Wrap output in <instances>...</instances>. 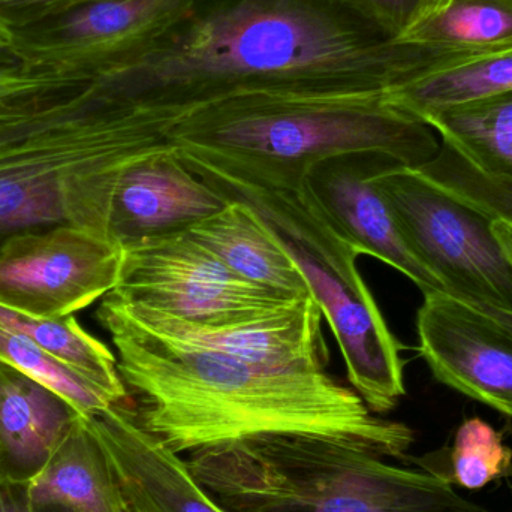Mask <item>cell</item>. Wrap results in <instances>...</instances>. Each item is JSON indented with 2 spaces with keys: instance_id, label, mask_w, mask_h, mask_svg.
I'll return each mask as SVG.
<instances>
[{
  "instance_id": "5b68a950",
  "label": "cell",
  "mask_w": 512,
  "mask_h": 512,
  "mask_svg": "<svg viewBox=\"0 0 512 512\" xmlns=\"http://www.w3.org/2000/svg\"><path fill=\"white\" fill-rule=\"evenodd\" d=\"M185 460L227 512H489L444 478L322 439L270 436Z\"/></svg>"
},
{
  "instance_id": "30bf717a",
  "label": "cell",
  "mask_w": 512,
  "mask_h": 512,
  "mask_svg": "<svg viewBox=\"0 0 512 512\" xmlns=\"http://www.w3.org/2000/svg\"><path fill=\"white\" fill-rule=\"evenodd\" d=\"M123 251L71 225L24 231L0 245V304L35 319H63L119 282Z\"/></svg>"
},
{
  "instance_id": "f546056e",
  "label": "cell",
  "mask_w": 512,
  "mask_h": 512,
  "mask_svg": "<svg viewBox=\"0 0 512 512\" xmlns=\"http://www.w3.org/2000/svg\"><path fill=\"white\" fill-rule=\"evenodd\" d=\"M14 42V30L9 29L5 24L0 23V56L6 54Z\"/></svg>"
},
{
  "instance_id": "8fae6325",
  "label": "cell",
  "mask_w": 512,
  "mask_h": 512,
  "mask_svg": "<svg viewBox=\"0 0 512 512\" xmlns=\"http://www.w3.org/2000/svg\"><path fill=\"white\" fill-rule=\"evenodd\" d=\"M421 357L436 381L512 420V327L444 291L424 294Z\"/></svg>"
},
{
  "instance_id": "52a82bcc",
  "label": "cell",
  "mask_w": 512,
  "mask_h": 512,
  "mask_svg": "<svg viewBox=\"0 0 512 512\" xmlns=\"http://www.w3.org/2000/svg\"><path fill=\"white\" fill-rule=\"evenodd\" d=\"M370 180L403 242L442 289L512 327V264L493 219L420 170L394 161Z\"/></svg>"
},
{
  "instance_id": "d4e9b609",
  "label": "cell",
  "mask_w": 512,
  "mask_h": 512,
  "mask_svg": "<svg viewBox=\"0 0 512 512\" xmlns=\"http://www.w3.org/2000/svg\"><path fill=\"white\" fill-rule=\"evenodd\" d=\"M83 81L26 68L8 54L0 56V119L32 110L45 99Z\"/></svg>"
},
{
  "instance_id": "cb8c5ba5",
  "label": "cell",
  "mask_w": 512,
  "mask_h": 512,
  "mask_svg": "<svg viewBox=\"0 0 512 512\" xmlns=\"http://www.w3.org/2000/svg\"><path fill=\"white\" fill-rule=\"evenodd\" d=\"M418 170L493 221L512 225V180L484 176L445 143H441L438 155Z\"/></svg>"
},
{
  "instance_id": "4fadbf2b",
  "label": "cell",
  "mask_w": 512,
  "mask_h": 512,
  "mask_svg": "<svg viewBox=\"0 0 512 512\" xmlns=\"http://www.w3.org/2000/svg\"><path fill=\"white\" fill-rule=\"evenodd\" d=\"M228 204L230 200L198 177L168 144L123 171L111 201L108 237L123 249L180 236Z\"/></svg>"
},
{
  "instance_id": "ac0fdd59",
  "label": "cell",
  "mask_w": 512,
  "mask_h": 512,
  "mask_svg": "<svg viewBox=\"0 0 512 512\" xmlns=\"http://www.w3.org/2000/svg\"><path fill=\"white\" fill-rule=\"evenodd\" d=\"M29 487L36 507L68 512H131L119 478L83 415L47 465L29 481Z\"/></svg>"
},
{
  "instance_id": "f1b7e54d",
  "label": "cell",
  "mask_w": 512,
  "mask_h": 512,
  "mask_svg": "<svg viewBox=\"0 0 512 512\" xmlns=\"http://www.w3.org/2000/svg\"><path fill=\"white\" fill-rule=\"evenodd\" d=\"M493 230L512 264V225L504 221H493Z\"/></svg>"
},
{
  "instance_id": "7c38bea8",
  "label": "cell",
  "mask_w": 512,
  "mask_h": 512,
  "mask_svg": "<svg viewBox=\"0 0 512 512\" xmlns=\"http://www.w3.org/2000/svg\"><path fill=\"white\" fill-rule=\"evenodd\" d=\"M107 297L132 324L183 348L273 369H327L330 363L322 331L324 316L313 297L262 318L227 325L195 324L125 303L111 292Z\"/></svg>"
},
{
  "instance_id": "7402d4cb",
  "label": "cell",
  "mask_w": 512,
  "mask_h": 512,
  "mask_svg": "<svg viewBox=\"0 0 512 512\" xmlns=\"http://www.w3.org/2000/svg\"><path fill=\"white\" fill-rule=\"evenodd\" d=\"M394 41L480 53L510 50L512 0H451L444 11L406 27Z\"/></svg>"
},
{
  "instance_id": "6da1fadb",
  "label": "cell",
  "mask_w": 512,
  "mask_h": 512,
  "mask_svg": "<svg viewBox=\"0 0 512 512\" xmlns=\"http://www.w3.org/2000/svg\"><path fill=\"white\" fill-rule=\"evenodd\" d=\"M471 57L394 41L331 0H197L150 50L93 81L152 150L186 114L222 99L390 92Z\"/></svg>"
},
{
  "instance_id": "3957f363",
  "label": "cell",
  "mask_w": 512,
  "mask_h": 512,
  "mask_svg": "<svg viewBox=\"0 0 512 512\" xmlns=\"http://www.w3.org/2000/svg\"><path fill=\"white\" fill-rule=\"evenodd\" d=\"M167 141L197 176L282 189L300 188L333 156L379 153L418 170L441 149L387 92L237 95L186 114Z\"/></svg>"
},
{
  "instance_id": "484cf974",
  "label": "cell",
  "mask_w": 512,
  "mask_h": 512,
  "mask_svg": "<svg viewBox=\"0 0 512 512\" xmlns=\"http://www.w3.org/2000/svg\"><path fill=\"white\" fill-rule=\"evenodd\" d=\"M357 15L366 23L381 30L388 38L396 39L414 17L418 0H331Z\"/></svg>"
},
{
  "instance_id": "e0dca14e",
  "label": "cell",
  "mask_w": 512,
  "mask_h": 512,
  "mask_svg": "<svg viewBox=\"0 0 512 512\" xmlns=\"http://www.w3.org/2000/svg\"><path fill=\"white\" fill-rule=\"evenodd\" d=\"M188 234L259 288L297 300L312 297L306 276L279 234L245 201L230 200L222 212Z\"/></svg>"
},
{
  "instance_id": "2e32d148",
  "label": "cell",
  "mask_w": 512,
  "mask_h": 512,
  "mask_svg": "<svg viewBox=\"0 0 512 512\" xmlns=\"http://www.w3.org/2000/svg\"><path fill=\"white\" fill-rule=\"evenodd\" d=\"M80 415L56 391L0 360V480H32Z\"/></svg>"
},
{
  "instance_id": "5bb4252c",
  "label": "cell",
  "mask_w": 512,
  "mask_h": 512,
  "mask_svg": "<svg viewBox=\"0 0 512 512\" xmlns=\"http://www.w3.org/2000/svg\"><path fill=\"white\" fill-rule=\"evenodd\" d=\"M388 161L393 159L372 152L333 156L310 168L307 188L358 255L372 256L396 268L423 294L444 291L411 254L384 198L370 180Z\"/></svg>"
},
{
  "instance_id": "603a6c76",
  "label": "cell",
  "mask_w": 512,
  "mask_h": 512,
  "mask_svg": "<svg viewBox=\"0 0 512 512\" xmlns=\"http://www.w3.org/2000/svg\"><path fill=\"white\" fill-rule=\"evenodd\" d=\"M415 462L430 474L438 471V466L450 465L444 480L475 492L511 471L512 451L495 427L475 417L463 421L450 450L444 448L441 453L427 454Z\"/></svg>"
},
{
  "instance_id": "4316f807",
  "label": "cell",
  "mask_w": 512,
  "mask_h": 512,
  "mask_svg": "<svg viewBox=\"0 0 512 512\" xmlns=\"http://www.w3.org/2000/svg\"><path fill=\"white\" fill-rule=\"evenodd\" d=\"M99 0H0V23L20 30Z\"/></svg>"
},
{
  "instance_id": "ffe728a7",
  "label": "cell",
  "mask_w": 512,
  "mask_h": 512,
  "mask_svg": "<svg viewBox=\"0 0 512 512\" xmlns=\"http://www.w3.org/2000/svg\"><path fill=\"white\" fill-rule=\"evenodd\" d=\"M424 123L484 176L512 180V90L441 111Z\"/></svg>"
},
{
  "instance_id": "7a4b0ae2",
  "label": "cell",
  "mask_w": 512,
  "mask_h": 512,
  "mask_svg": "<svg viewBox=\"0 0 512 512\" xmlns=\"http://www.w3.org/2000/svg\"><path fill=\"white\" fill-rule=\"evenodd\" d=\"M140 426L182 457L270 436L312 438L403 459L414 430L370 411L354 388L312 367L252 366L183 348L132 324L105 295L96 310Z\"/></svg>"
},
{
  "instance_id": "44dd1931",
  "label": "cell",
  "mask_w": 512,
  "mask_h": 512,
  "mask_svg": "<svg viewBox=\"0 0 512 512\" xmlns=\"http://www.w3.org/2000/svg\"><path fill=\"white\" fill-rule=\"evenodd\" d=\"M0 328L29 337L60 363L107 391L116 402H128L129 394L117 370L116 354L84 330L75 316L35 319L0 304Z\"/></svg>"
},
{
  "instance_id": "83f0119b",
  "label": "cell",
  "mask_w": 512,
  "mask_h": 512,
  "mask_svg": "<svg viewBox=\"0 0 512 512\" xmlns=\"http://www.w3.org/2000/svg\"><path fill=\"white\" fill-rule=\"evenodd\" d=\"M0 512H36L29 481L0 480Z\"/></svg>"
},
{
  "instance_id": "4dcf8cb0",
  "label": "cell",
  "mask_w": 512,
  "mask_h": 512,
  "mask_svg": "<svg viewBox=\"0 0 512 512\" xmlns=\"http://www.w3.org/2000/svg\"><path fill=\"white\" fill-rule=\"evenodd\" d=\"M36 512H68L63 508L57 507H36Z\"/></svg>"
},
{
  "instance_id": "8992f818",
  "label": "cell",
  "mask_w": 512,
  "mask_h": 512,
  "mask_svg": "<svg viewBox=\"0 0 512 512\" xmlns=\"http://www.w3.org/2000/svg\"><path fill=\"white\" fill-rule=\"evenodd\" d=\"M203 180L228 200L254 207L279 234L327 319L349 384L370 411L378 415L393 411L406 394L402 345L358 270L360 255L325 215L307 183L282 189L221 177Z\"/></svg>"
},
{
  "instance_id": "d6986e66",
  "label": "cell",
  "mask_w": 512,
  "mask_h": 512,
  "mask_svg": "<svg viewBox=\"0 0 512 512\" xmlns=\"http://www.w3.org/2000/svg\"><path fill=\"white\" fill-rule=\"evenodd\" d=\"M512 90V48L481 54L387 92L394 107L420 122L460 105Z\"/></svg>"
},
{
  "instance_id": "1f68e13d",
  "label": "cell",
  "mask_w": 512,
  "mask_h": 512,
  "mask_svg": "<svg viewBox=\"0 0 512 512\" xmlns=\"http://www.w3.org/2000/svg\"><path fill=\"white\" fill-rule=\"evenodd\" d=\"M129 510H131V512H149L146 510H141V508L131 507V505H129Z\"/></svg>"
},
{
  "instance_id": "ba28073f",
  "label": "cell",
  "mask_w": 512,
  "mask_h": 512,
  "mask_svg": "<svg viewBox=\"0 0 512 512\" xmlns=\"http://www.w3.org/2000/svg\"><path fill=\"white\" fill-rule=\"evenodd\" d=\"M122 251L119 282L111 294L195 324H236L304 300L274 294L242 279L188 233L144 240Z\"/></svg>"
},
{
  "instance_id": "9a60e30c",
  "label": "cell",
  "mask_w": 512,
  "mask_h": 512,
  "mask_svg": "<svg viewBox=\"0 0 512 512\" xmlns=\"http://www.w3.org/2000/svg\"><path fill=\"white\" fill-rule=\"evenodd\" d=\"M84 418L131 507L149 512H227L195 480L185 457L140 426L131 400Z\"/></svg>"
},
{
  "instance_id": "277c9868",
  "label": "cell",
  "mask_w": 512,
  "mask_h": 512,
  "mask_svg": "<svg viewBox=\"0 0 512 512\" xmlns=\"http://www.w3.org/2000/svg\"><path fill=\"white\" fill-rule=\"evenodd\" d=\"M140 158L125 119L95 81L0 119V245L59 225L110 239L117 182Z\"/></svg>"
},
{
  "instance_id": "9c48e42d",
  "label": "cell",
  "mask_w": 512,
  "mask_h": 512,
  "mask_svg": "<svg viewBox=\"0 0 512 512\" xmlns=\"http://www.w3.org/2000/svg\"><path fill=\"white\" fill-rule=\"evenodd\" d=\"M197 0H99L14 30L8 56L26 68L93 81L137 59Z\"/></svg>"
}]
</instances>
